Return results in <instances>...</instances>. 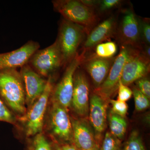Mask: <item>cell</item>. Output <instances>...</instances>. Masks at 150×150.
<instances>
[{
	"instance_id": "4316f807",
	"label": "cell",
	"mask_w": 150,
	"mask_h": 150,
	"mask_svg": "<svg viewBox=\"0 0 150 150\" xmlns=\"http://www.w3.org/2000/svg\"><path fill=\"white\" fill-rule=\"evenodd\" d=\"M121 3L120 0H102L99 1L97 8L100 13H104L117 7Z\"/></svg>"
},
{
	"instance_id": "4fadbf2b",
	"label": "cell",
	"mask_w": 150,
	"mask_h": 150,
	"mask_svg": "<svg viewBox=\"0 0 150 150\" xmlns=\"http://www.w3.org/2000/svg\"><path fill=\"white\" fill-rule=\"evenodd\" d=\"M20 72L24 85L27 109L43 93L47 80L38 74L28 64L21 67Z\"/></svg>"
},
{
	"instance_id": "7c38bea8",
	"label": "cell",
	"mask_w": 150,
	"mask_h": 150,
	"mask_svg": "<svg viewBox=\"0 0 150 150\" xmlns=\"http://www.w3.org/2000/svg\"><path fill=\"white\" fill-rule=\"evenodd\" d=\"M106 100L96 92L91 95L89 100L90 124L93 130L97 146L100 148L103 134L107 123Z\"/></svg>"
},
{
	"instance_id": "2e32d148",
	"label": "cell",
	"mask_w": 150,
	"mask_h": 150,
	"mask_svg": "<svg viewBox=\"0 0 150 150\" xmlns=\"http://www.w3.org/2000/svg\"><path fill=\"white\" fill-rule=\"evenodd\" d=\"M117 20L111 16L100 23L88 33L83 44V51L95 47L113 36L117 30Z\"/></svg>"
},
{
	"instance_id": "5bb4252c",
	"label": "cell",
	"mask_w": 150,
	"mask_h": 150,
	"mask_svg": "<svg viewBox=\"0 0 150 150\" xmlns=\"http://www.w3.org/2000/svg\"><path fill=\"white\" fill-rule=\"evenodd\" d=\"M39 48V43L30 40L16 50L0 54V71L21 68L28 63L31 56Z\"/></svg>"
},
{
	"instance_id": "3957f363",
	"label": "cell",
	"mask_w": 150,
	"mask_h": 150,
	"mask_svg": "<svg viewBox=\"0 0 150 150\" xmlns=\"http://www.w3.org/2000/svg\"><path fill=\"white\" fill-rule=\"evenodd\" d=\"M54 77L48 78L43 93L27 109L25 114L18 118L17 126L21 128L27 138L43 132L45 117L54 87Z\"/></svg>"
},
{
	"instance_id": "e0dca14e",
	"label": "cell",
	"mask_w": 150,
	"mask_h": 150,
	"mask_svg": "<svg viewBox=\"0 0 150 150\" xmlns=\"http://www.w3.org/2000/svg\"><path fill=\"white\" fill-rule=\"evenodd\" d=\"M114 60V58L103 59L94 55L84 60L81 65L90 76L96 90L105 80Z\"/></svg>"
},
{
	"instance_id": "ba28073f",
	"label": "cell",
	"mask_w": 150,
	"mask_h": 150,
	"mask_svg": "<svg viewBox=\"0 0 150 150\" xmlns=\"http://www.w3.org/2000/svg\"><path fill=\"white\" fill-rule=\"evenodd\" d=\"M131 46H121L120 51L112 63L107 77L95 92L105 99H109L118 90V85L126 61L134 51Z\"/></svg>"
},
{
	"instance_id": "4dcf8cb0",
	"label": "cell",
	"mask_w": 150,
	"mask_h": 150,
	"mask_svg": "<svg viewBox=\"0 0 150 150\" xmlns=\"http://www.w3.org/2000/svg\"><path fill=\"white\" fill-rule=\"evenodd\" d=\"M80 1L85 5L93 9L97 8L99 2V1H96V0H80Z\"/></svg>"
},
{
	"instance_id": "7a4b0ae2",
	"label": "cell",
	"mask_w": 150,
	"mask_h": 150,
	"mask_svg": "<svg viewBox=\"0 0 150 150\" xmlns=\"http://www.w3.org/2000/svg\"><path fill=\"white\" fill-rule=\"evenodd\" d=\"M43 132L51 142L74 144L72 126L69 110L50 100Z\"/></svg>"
},
{
	"instance_id": "f546056e",
	"label": "cell",
	"mask_w": 150,
	"mask_h": 150,
	"mask_svg": "<svg viewBox=\"0 0 150 150\" xmlns=\"http://www.w3.org/2000/svg\"><path fill=\"white\" fill-rule=\"evenodd\" d=\"M51 144L54 150H80L73 144H61L53 142H51Z\"/></svg>"
},
{
	"instance_id": "9a60e30c",
	"label": "cell",
	"mask_w": 150,
	"mask_h": 150,
	"mask_svg": "<svg viewBox=\"0 0 150 150\" xmlns=\"http://www.w3.org/2000/svg\"><path fill=\"white\" fill-rule=\"evenodd\" d=\"M71 118L74 144L80 150H90L97 146L93 130L86 118Z\"/></svg>"
},
{
	"instance_id": "603a6c76",
	"label": "cell",
	"mask_w": 150,
	"mask_h": 150,
	"mask_svg": "<svg viewBox=\"0 0 150 150\" xmlns=\"http://www.w3.org/2000/svg\"><path fill=\"white\" fill-rule=\"evenodd\" d=\"M132 92L135 102V108L137 111H143L149 107L150 99L143 94L136 87L133 88Z\"/></svg>"
},
{
	"instance_id": "30bf717a",
	"label": "cell",
	"mask_w": 150,
	"mask_h": 150,
	"mask_svg": "<svg viewBox=\"0 0 150 150\" xmlns=\"http://www.w3.org/2000/svg\"><path fill=\"white\" fill-rule=\"evenodd\" d=\"M79 68L74 76L71 108L80 118H86L89 109L90 85L85 73Z\"/></svg>"
},
{
	"instance_id": "44dd1931",
	"label": "cell",
	"mask_w": 150,
	"mask_h": 150,
	"mask_svg": "<svg viewBox=\"0 0 150 150\" xmlns=\"http://www.w3.org/2000/svg\"><path fill=\"white\" fill-rule=\"evenodd\" d=\"M121 150H146L139 133L137 130L131 132Z\"/></svg>"
},
{
	"instance_id": "1f68e13d",
	"label": "cell",
	"mask_w": 150,
	"mask_h": 150,
	"mask_svg": "<svg viewBox=\"0 0 150 150\" xmlns=\"http://www.w3.org/2000/svg\"><path fill=\"white\" fill-rule=\"evenodd\" d=\"M90 150H99V148L97 146H96L95 147L93 148L92 149Z\"/></svg>"
},
{
	"instance_id": "9c48e42d",
	"label": "cell",
	"mask_w": 150,
	"mask_h": 150,
	"mask_svg": "<svg viewBox=\"0 0 150 150\" xmlns=\"http://www.w3.org/2000/svg\"><path fill=\"white\" fill-rule=\"evenodd\" d=\"M116 33L121 46L141 49L140 44L142 40L139 19L132 8L122 11V18Z\"/></svg>"
},
{
	"instance_id": "6da1fadb",
	"label": "cell",
	"mask_w": 150,
	"mask_h": 150,
	"mask_svg": "<svg viewBox=\"0 0 150 150\" xmlns=\"http://www.w3.org/2000/svg\"><path fill=\"white\" fill-rule=\"evenodd\" d=\"M0 96L17 118L26 112L24 85L16 69L0 71Z\"/></svg>"
},
{
	"instance_id": "484cf974",
	"label": "cell",
	"mask_w": 150,
	"mask_h": 150,
	"mask_svg": "<svg viewBox=\"0 0 150 150\" xmlns=\"http://www.w3.org/2000/svg\"><path fill=\"white\" fill-rule=\"evenodd\" d=\"M141 38L145 44L149 46L150 43V25L149 19H139Z\"/></svg>"
},
{
	"instance_id": "d4e9b609",
	"label": "cell",
	"mask_w": 150,
	"mask_h": 150,
	"mask_svg": "<svg viewBox=\"0 0 150 150\" xmlns=\"http://www.w3.org/2000/svg\"><path fill=\"white\" fill-rule=\"evenodd\" d=\"M110 102L112 105L111 112L125 118L128 110V105L126 103L118 100L112 99L110 100Z\"/></svg>"
},
{
	"instance_id": "ffe728a7",
	"label": "cell",
	"mask_w": 150,
	"mask_h": 150,
	"mask_svg": "<svg viewBox=\"0 0 150 150\" xmlns=\"http://www.w3.org/2000/svg\"><path fill=\"white\" fill-rule=\"evenodd\" d=\"M117 47L112 41H108L100 43L96 46L95 55L99 58L110 59L116 54Z\"/></svg>"
},
{
	"instance_id": "83f0119b",
	"label": "cell",
	"mask_w": 150,
	"mask_h": 150,
	"mask_svg": "<svg viewBox=\"0 0 150 150\" xmlns=\"http://www.w3.org/2000/svg\"><path fill=\"white\" fill-rule=\"evenodd\" d=\"M118 100L126 102L131 98L133 95V92L128 86L123 84L120 81L118 85Z\"/></svg>"
},
{
	"instance_id": "d6986e66",
	"label": "cell",
	"mask_w": 150,
	"mask_h": 150,
	"mask_svg": "<svg viewBox=\"0 0 150 150\" xmlns=\"http://www.w3.org/2000/svg\"><path fill=\"white\" fill-rule=\"evenodd\" d=\"M26 150H54L51 141L45 134L39 133L28 138Z\"/></svg>"
},
{
	"instance_id": "cb8c5ba5",
	"label": "cell",
	"mask_w": 150,
	"mask_h": 150,
	"mask_svg": "<svg viewBox=\"0 0 150 150\" xmlns=\"http://www.w3.org/2000/svg\"><path fill=\"white\" fill-rule=\"evenodd\" d=\"M0 121H4L17 126L18 118L6 105L0 97Z\"/></svg>"
},
{
	"instance_id": "8992f818",
	"label": "cell",
	"mask_w": 150,
	"mask_h": 150,
	"mask_svg": "<svg viewBox=\"0 0 150 150\" xmlns=\"http://www.w3.org/2000/svg\"><path fill=\"white\" fill-rule=\"evenodd\" d=\"M86 51L78 53L69 64L61 80L54 86L50 97V101L56 102L69 110L71 108L74 90V78L76 71L86 59Z\"/></svg>"
},
{
	"instance_id": "ac0fdd59",
	"label": "cell",
	"mask_w": 150,
	"mask_h": 150,
	"mask_svg": "<svg viewBox=\"0 0 150 150\" xmlns=\"http://www.w3.org/2000/svg\"><path fill=\"white\" fill-rule=\"evenodd\" d=\"M108 119L110 133L119 139H123L127 128V122L125 117L110 111Z\"/></svg>"
},
{
	"instance_id": "8fae6325",
	"label": "cell",
	"mask_w": 150,
	"mask_h": 150,
	"mask_svg": "<svg viewBox=\"0 0 150 150\" xmlns=\"http://www.w3.org/2000/svg\"><path fill=\"white\" fill-rule=\"evenodd\" d=\"M140 49L134 48L125 64L120 80L124 85L128 86L149 72L150 59Z\"/></svg>"
},
{
	"instance_id": "7402d4cb",
	"label": "cell",
	"mask_w": 150,
	"mask_h": 150,
	"mask_svg": "<svg viewBox=\"0 0 150 150\" xmlns=\"http://www.w3.org/2000/svg\"><path fill=\"white\" fill-rule=\"evenodd\" d=\"M122 146L121 140L110 132H107L102 139L99 150H121Z\"/></svg>"
},
{
	"instance_id": "52a82bcc",
	"label": "cell",
	"mask_w": 150,
	"mask_h": 150,
	"mask_svg": "<svg viewBox=\"0 0 150 150\" xmlns=\"http://www.w3.org/2000/svg\"><path fill=\"white\" fill-rule=\"evenodd\" d=\"M28 65L43 77H54L63 67V59L57 41L34 53L28 61Z\"/></svg>"
},
{
	"instance_id": "277c9868",
	"label": "cell",
	"mask_w": 150,
	"mask_h": 150,
	"mask_svg": "<svg viewBox=\"0 0 150 150\" xmlns=\"http://www.w3.org/2000/svg\"><path fill=\"white\" fill-rule=\"evenodd\" d=\"M52 2L55 11L64 19L84 28L87 34L97 23L98 17L94 9L80 0H56Z\"/></svg>"
},
{
	"instance_id": "f1b7e54d",
	"label": "cell",
	"mask_w": 150,
	"mask_h": 150,
	"mask_svg": "<svg viewBox=\"0 0 150 150\" xmlns=\"http://www.w3.org/2000/svg\"><path fill=\"white\" fill-rule=\"evenodd\" d=\"M135 82H136V87L145 96L150 99V81L149 78L144 77L138 80Z\"/></svg>"
},
{
	"instance_id": "5b68a950",
	"label": "cell",
	"mask_w": 150,
	"mask_h": 150,
	"mask_svg": "<svg viewBox=\"0 0 150 150\" xmlns=\"http://www.w3.org/2000/svg\"><path fill=\"white\" fill-rule=\"evenodd\" d=\"M86 34L87 33L84 28L62 19L56 40L62 54L63 67H66L79 53L78 49Z\"/></svg>"
}]
</instances>
